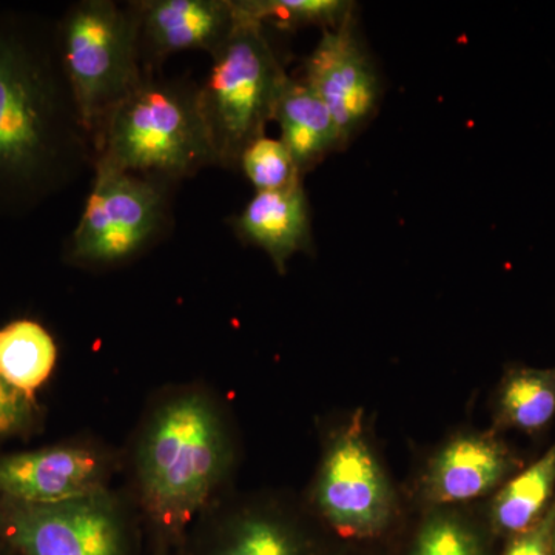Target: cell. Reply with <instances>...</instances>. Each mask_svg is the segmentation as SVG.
<instances>
[{"label": "cell", "mask_w": 555, "mask_h": 555, "mask_svg": "<svg viewBox=\"0 0 555 555\" xmlns=\"http://www.w3.org/2000/svg\"><path fill=\"white\" fill-rule=\"evenodd\" d=\"M96 163L54 21L0 10V217H22Z\"/></svg>", "instance_id": "6da1fadb"}, {"label": "cell", "mask_w": 555, "mask_h": 555, "mask_svg": "<svg viewBox=\"0 0 555 555\" xmlns=\"http://www.w3.org/2000/svg\"><path fill=\"white\" fill-rule=\"evenodd\" d=\"M120 455L124 492L141 517L147 546L182 551L201 517L229 494L238 436L217 390L178 383L150 398Z\"/></svg>", "instance_id": "7a4b0ae2"}, {"label": "cell", "mask_w": 555, "mask_h": 555, "mask_svg": "<svg viewBox=\"0 0 555 555\" xmlns=\"http://www.w3.org/2000/svg\"><path fill=\"white\" fill-rule=\"evenodd\" d=\"M94 169L173 182L218 166L199 86L144 72L94 139Z\"/></svg>", "instance_id": "3957f363"}, {"label": "cell", "mask_w": 555, "mask_h": 555, "mask_svg": "<svg viewBox=\"0 0 555 555\" xmlns=\"http://www.w3.org/2000/svg\"><path fill=\"white\" fill-rule=\"evenodd\" d=\"M305 505L346 546L387 547L401 531V507L363 412L328 430Z\"/></svg>", "instance_id": "277c9868"}, {"label": "cell", "mask_w": 555, "mask_h": 555, "mask_svg": "<svg viewBox=\"0 0 555 555\" xmlns=\"http://www.w3.org/2000/svg\"><path fill=\"white\" fill-rule=\"evenodd\" d=\"M236 27L211 56L199 102L218 166L238 169L244 149L264 137L288 79L269 28L236 16Z\"/></svg>", "instance_id": "5b68a950"}, {"label": "cell", "mask_w": 555, "mask_h": 555, "mask_svg": "<svg viewBox=\"0 0 555 555\" xmlns=\"http://www.w3.org/2000/svg\"><path fill=\"white\" fill-rule=\"evenodd\" d=\"M54 27L62 67L94 144L113 109L144 76L137 5L82 0L68 7Z\"/></svg>", "instance_id": "8992f818"}, {"label": "cell", "mask_w": 555, "mask_h": 555, "mask_svg": "<svg viewBox=\"0 0 555 555\" xmlns=\"http://www.w3.org/2000/svg\"><path fill=\"white\" fill-rule=\"evenodd\" d=\"M0 539L20 555H144L147 540L124 491L51 503H0Z\"/></svg>", "instance_id": "52a82bcc"}, {"label": "cell", "mask_w": 555, "mask_h": 555, "mask_svg": "<svg viewBox=\"0 0 555 555\" xmlns=\"http://www.w3.org/2000/svg\"><path fill=\"white\" fill-rule=\"evenodd\" d=\"M171 182L94 169L86 208L68 241V262L79 268H113L145 250L169 214Z\"/></svg>", "instance_id": "ba28073f"}, {"label": "cell", "mask_w": 555, "mask_h": 555, "mask_svg": "<svg viewBox=\"0 0 555 555\" xmlns=\"http://www.w3.org/2000/svg\"><path fill=\"white\" fill-rule=\"evenodd\" d=\"M305 502L284 495H225L201 517L181 555H341Z\"/></svg>", "instance_id": "9c48e42d"}, {"label": "cell", "mask_w": 555, "mask_h": 555, "mask_svg": "<svg viewBox=\"0 0 555 555\" xmlns=\"http://www.w3.org/2000/svg\"><path fill=\"white\" fill-rule=\"evenodd\" d=\"M122 455L94 438L0 454V503L51 505L112 488Z\"/></svg>", "instance_id": "30bf717a"}, {"label": "cell", "mask_w": 555, "mask_h": 555, "mask_svg": "<svg viewBox=\"0 0 555 555\" xmlns=\"http://www.w3.org/2000/svg\"><path fill=\"white\" fill-rule=\"evenodd\" d=\"M302 79L334 116L345 145L371 122L382 101V79L356 27V16L326 28L306 57Z\"/></svg>", "instance_id": "8fae6325"}, {"label": "cell", "mask_w": 555, "mask_h": 555, "mask_svg": "<svg viewBox=\"0 0 555 555\" xmlns=\"http://www.w3.org/2000/svg\"><path fill=\"white\" fill-rule=\"evenodd\" d=\"M520 467V459L494 430H463L429 456L416 492L423 507L466 506L495 494Z\"/></svg>", "instance_id": "7c38bea8"}, {"label": "cell", "mask_w": 555, "mask_h": 555, "mask_svg": "<svg viewBox=\"0 0 555 555\" xmlns=\"http://www.w3.org/2000/svg\"><path fill=\"white\" fill-rule=\"evenodd\" d=\"M144 72L170 54L204 50L214 54L236 27L233 0H149L134 2Z\"/></svg>", "instance_id": "4fadbf2b"}, {"label": "cell", "mask_w": 555, "mask_h": 555, "mask_svg": "<svg viewBox=\"0 0 555 555\" xmlns=\"http://www.w3.org/2000/svg\"><path fill=\"white\" fill-rule=\"evenodd\" d=\"M232 225L244 243L268 254L281 275L286 273L294 255L312 248L309 201L302 181L291 188L255 193Z\"/></svg>", "instance_id": "5bb4252c"}, {"label": "cell", "mask_w": 555, "mask_h": 555, "mask_svg": "<svg viewBox=\"0 0 555 555\" xmlns=\"http://www.w3.org/2000/svg\"><path fill=\"white\" fill-rule=\"evenodd\" d=\"M499 540L483 513L466 506L423 507L406 531L387 546L389 555H499Z\"/></svg>", "instance_id": "9a60e30c"}, {"label": "cell", "mask_w": 555, "mask_h": 555, "mask_svg": "<svg viewBox=\"0 0 555 555\" xmlns=\"http://www.w3.org/2000/svg\"><path fill=\"white\" fill-rule=\"evenodd\" d=\"M273 120L280 126L281 142L302 175L346 147L334 116L302 78L288 76Z\"/></svg>", "instance_id": "2e32d148"}, {"label": "cell", "mask_w": 555, "mask_h": 555, "mask_svg": "<svg viewBox=\"0 0 555 555\" xmlns=\"http://www.w3.org/2000/svg\"><path fill=\"white\" fill-rule=\"evenodd\" d=\"M554 492L555 443L492 495L483 511L486 524L499 542H505L542 518L553 503Z\"/></svg>", "instance_id": "e0dca14e"}, {"label": "cell", "mask_w": 555, "mask_h": 555, "mask_svg": "<svg viewBox=\"0 0 555 555\" xmlns=\"http://www.w3.org/2000/svg\"><path fill=\"white\" fill-rule=\"evenodd\" d=\"M555 418V367H511L496 389L492 430L537 434Z\"/></svg>", "instance_id": "ac0fdd59"}, {"label": "cell", "mask_w": 555, "mask_h": 555, "mask_svg": "<svg viewBox=\"0 0 555 555\" xmlns=\"http://www.w3.org/2000/svg\"><path fill=\"white\" fill-rule=\"evenodd\" d=\"M56 361V343L38 321L16 320L0 328V378L25 396L36 398Z\"/></svg>", "instance_id": "d6986e66"}, {"label": "cell", "mask_w": 555, "mask_h": 555, "mask_svg": "<svg viewBox=\"0 0 555 555\" xmlns=\"http://www.w3.org/2000/svg\"><path fill=\"white\" fill-rule=\"evenodd\" d=\"M233 7L243 20L284 30L309 25L335 28L356 11V3L347 0H233Z\"/></svg>", "instance_id": "ffe728a7"}, {"label": "cell", "mask_w": 555, "mask_h": 555, "mask_svg": "<svg viewBox=\"0 0 555 555\" xmlns=\"http://www.w3.org/2000/svg\"><path fill=\"white\" fill-rule=\"evenodd\" d=\"M238 167L257 192L291 188L302 173L281 139L261 137L244 149Z\"/></svg>", "instance_id": "44dd1931"}, {"label": "cell", "mask_w": 555, "mask_h": 555, "mask_svg": "<svg viewBox=\"0 0 555 555\" xmlns=\"http://www.w3.org/2000/svg\"><path fill=\"white\" fill-rule=\"evenodd\" d=\"M40 420L38 398L25 396L0 378V440L31 436Z\"/></svg>", "instance_id": "7402d4cb"}, {"label": "cell", "mask_w": 555, "mask_h": 555, "mask_svg": "<svg viewBox=\"0 0 555 555\" xmlns=\"http://www.w3.org/2000/svg\"><path fill=\"white\" fill-rule=\"evenodd\" d=\"M555 496L537 524L503 542L499 555H554Z\"/></svg>", "instance_id": "603a6c76"}, {"label": "cell", "mask_w": 555, "mask_h": 555, "mask_svg": "<svg viewBox=\"0 0 555 555\" xmlns=\"http://www.w3.org/2000/svg\"><path fill=\"white\" fill-rule=\"evenodd\" d=\"M341 555H389L387 547L347 546Z\"/></svg>", "instance_id": "cb8c5ba5"}, {"label": "cell", "mask_w": 555, "mask_h": 555, "mask_svg": "<svg viewBox=\"0 0 555 555\" xmlns=\"http://www.w3.org/2000/svg\"><path fill=\"white\" fill-rule=\"evenodd\" d=\"M147 555H181V551L173 550V547L169 546H149Z\"/></svg>", "instance_id": "d4e9b609"}, {"label": "cell", "mask_w": 555, "mask_h": 555, "mask_svg": "<svg viewBox=\"0 0 555 555\" xmlns=\"http://www.w3.org/2000/svg\"><path fill=\"white\" fill-rule=\"evenodd\" d=\"M0 555H20L16 553V551L13 550L9 545V543L5 542V540L0 539Z\"/></svg>", "instance_id": "484cf974"}, {"label": "cell", "mask_w": 555, "mask_h": 555, "mask_svg": "<svg viewBox=\"0 0 555 555\" xmlns=\"http://www.w3.org/2000/svg\"><path fill=\"white\" fill-rule=\"evenodd\" d=\"M553 554L555 555V526H554V534H553Z\"/></svg>", "instance_id": "4316f807"}]
</instances>
